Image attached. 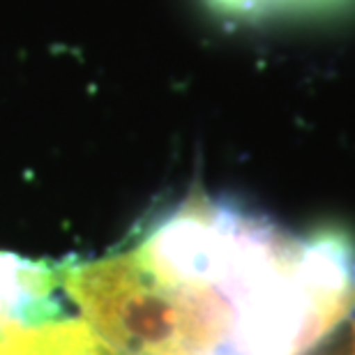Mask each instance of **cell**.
Returning a JSON list of instances; mask_svg holds the SVG:
<instances>
[{"instance_id":"cell-5","label":"cell","mask_w":355,"mask_h":355,"mask_svg":"<svg viewBox=\"0 0 355 355\" xmlns=\"http://www.w3.org/2000/svg\"><path fill=\"white\" fill-rule=\"evenodd\" d=\"M7 325H12V323H7ZM3 328H5V325H0V335H3Z\"/></svg>"},{"instance_id":"cell-3","label":"cell","mask_w":355,"mask_h":355,"mask_svg":"<svg viewBox=\"0 0 355 355\" xmlns=\"http://www.w3.org/2000/svg\"><path fill=\"white\" fill-rule=\"evenodd\" d=\"M222 10L254 14V12H288V10H321L344 0H215Z\"/></svg>"},{"instance_id":"cell-1","label":"cell","mask_w":355,"mask_h":355,"mask_svg":"<svg viewBox=\"0 0 355 355\" xmlns=\"http://www.w3.org/2000/svg\"><path fill=\"white\" fill-rule=\"evenodd\" d=\"M86 323L125 355H302L355 314V245L293 236L191 191L92 261L58 263Z\"/></svg>"},{"instance_id":"cell-2","label":"cell","mask_w":355,"mask_h":355,"mask_svg":"<svg viewBox=\"0 0 355 355\" xmlns=\"http://www.w3.org/2000/svg\"><path fill=\"white\" fill-rule=\"evenodd\" d=\"M58 288V266L0 252V325L35 328L67 318Z\"/></svg>"},{"instance_id":"cell-4","label":"cell","mask_w":355,"mask_h":355,"mask_svg":"<svg viewBox=\"0 0 355 355\" xmlns=\"http://www.w3.org/2000/svg\"><path fill=\"white\" fill-rule=\"evenodd\" d=\"M302 355H355V314L330 330L321 342Z\"/></svg>"}]
</instances>
